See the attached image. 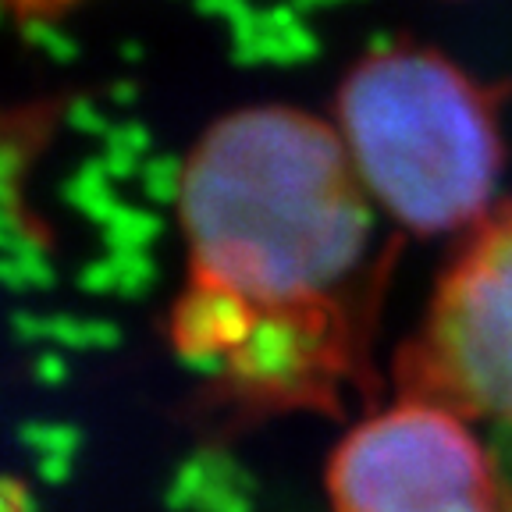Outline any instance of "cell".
<instances>
[{"mask_svg": "<svg viewBox=\"0 0 512 512\" xmlns=\"http://www.w3.org/2000/svg\"><path fill=\"white\" fill-rule=\"evenodd\" d=\"M29 40L47 50L50 57H57V61H72L75 57V43L64 32L50 29V25H29Z\"/></svg>", "mask_w": 512, "mask_h": 512, "instance_id": "9", "label": "cell"}, {"mask_svg": "<svg viewBox=\"0 0 512 512\" xmlns=\"http://www.w3.org/2000/svg\"><path fill=\"white\" fill-rule=\"evenodd\" d=\"M509 82H488L424 43L363 54L335 96V128L363 189L402 232H470L495 210Z\"/></svg>", "mask_w": 512, "mask_h": 512, "instance_id": "2", "label": "cell"}, {"mask_svg": "<svg viewBox=\"0 0 512 512\" xmlns=\"http://www.w3.org/2000/svg\"><path fill=\"white\" fill-rule=\"evenodd\" d=\"M0 281H8L11 288H43L50 281V271L43 256L22 249V253L0 256Z\"/></svg>", "mask_w": 512, "mask_h": 512, "instance_id": "7", "label": "cell"}, {"mask_svg": "<svg viewBox=\"0 0 512 512\" xmlns=\"http://www.w3.org/2000/svg\"><path fill=\"white\" fill-rule=\"evenodd\" d=\"M328 495L335 512H512L491 452L463 416L416 399L338 441Z\"/></svg>", "mask_w": 512, "mask_h": 512, "instance_id": "4", "label": "cell"}, {"mask_svg": "<svg viewBox=\"0 0 512 512\" xmlns=\"http://www.w3.org/2000/svg\"><path fill=\"white\" fill-rule=\"evenodd\" d=\"M153 235H157V217L136 207H118L107 221V239L114 249H143V242H150Z\"/></svg>", "mask_w": 512, "mask_h": 512, "instance_id": "6", "label": "cell"}, {"mask_svg": "<svg viewBox=\"0 0 512 512\" xmlns=\"http://www.w3.org/2000/svg\"><path fill=\"white\" fill-rule=\"evenodd\" d=\"M22 249H29L25 246L22 239H18L15 235V224L8 221V214H4V210H0V253H22Z\"/></svg>", "mask_w": 512, "mask_h": 512, "instance_id": "12", "label": "cell"}, {"mask_svg": "<svg viewBox=\"0 0 512 512\" xmlns=\"http://www.w3.org/2000/svg\"><path fill=\"white\" fill-rule=\"evenodd\" d=\"M402 399L512 424V200L463 235L424 324L395 352Z\"/></svg>", "mask_w": 512, "mask_h": 512, "instance_id": "3", "label": "cell"}, {"mask_svg": "<svg viewBox=\"0 0 512 512\" xmlns=\"http://www.w3.org/2000/svg\"><path fill=\"white\" fill-rule=\"evenodd\" d=\"M15 324H18L22 335L57 338V342H68V345H111L114 338H118V331L107 328V324H100V320H86V324H79V320H68V317L36 320V317H29V313H22Z\"/></svg>", "mask_w": 512, "mask_h": 512, "instance_id": "5", "label": "cell"}, {"mask_svg": "<svg viewBox=\"0 0 512 512\" xmlns=\"http://www.w3.org/2000/svg\"><path fill=\"white\" fill-rule=\"evenodd\" d=\"M0 512H29L25 491L18 488L15 480H0Z\"/></svg>", "mask_w": 512, "mask_h": 512, "instance_id": "10", "label": "cell"}, {"mask_svg": "<svg viewBox=\"0 0 512 512\" xmlns=\"http://www.w3.org/2000/svg\"><path fill=\"white\" fill-rule=\"evenodd\" d=\"M18 8L25 11H54V8H64V4H72V0H11Z\"/></svg>", "mask_w": 512, "mask_h": 512, "instance_id": "13", "label": "cell"}, {"mask_svg": "<svg viewBox=\"0 0 512 512\" xmlns=\"http://www.w3.org/2000/svg\"><path fill=\"white\" fill-rule=\"evenodd\" d=\"M143 171V185L146 192H150L153 200H178V192H182V171L175 168V164H168V160H153V164H146Z\"/></svg>", "mask_w": 512, "mask_h": 512, "instance_id": "8", "label": "cell"}, {"mask_svg": "<svg viewBox=\"0 0 512 512\" xmlns=\"http://www.w3.org/2000/svg\"><path fill=\"white\" fill-rule=\"evenodd\" d=\"M178 210L192 285L235 299L249 324L377 342L399 242L377 239L335 125L296 107L228 114L185 160Z\"/></svg>", "mask_w": 512, "mask_h": 512, "instance_id": "1", "label": "cell"}, {"mask_svg": "<svg viewBox=\"0 0 512 512\" xmlns=\"http://www.w3.org/2000/svg\"><path fill=\"white\" fill-rule=\"evenodd\" d=\"M72 121L82 128V132H86V128H89V132H100V136H107V132H111V128L104 125V118H100V114H96L93 107H82V104H79V107L72 111Z\"/></svg>", "mask_w": 512, "mask_h": 512, "instance_id": "11", "label": "cell"}]
</instances>
